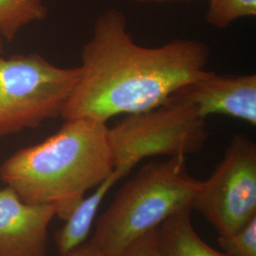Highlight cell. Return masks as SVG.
I'll return each mask as SVG.
<instances>
[{"label":"cell","mask_w":256,"mask_h":256,"mask_svg":"<svg viewBox=\"0 0 256 256\" xmlns=\"http://www.w3.org/2000/svg\"><path fill=\"white\" fill-rule=\"evenodd\" d=\"M200 185L202 180L189 173L186 156L142 166L102 214L90 243L106 256H120L171 216L194 210Z\"/></svg>","instance_id":"3957f363"},{"label":"cell","mask_w":256,"mask_h":256,"mask_svg":"<svg viewBox=\"0 0 256 256\" xmlns=\"http://www.w3.org/2000/svg\"><path fill=\"white\" fill-rule=\"evenodd\" d=\"M173 97L190 102L205 119L222 115L256 126V76L207 70Z\"/></svg>","instance_id":"52a82bcc"},{"label":"cell","mask_w":256,"mask_h":256,"mask_svg":"<svg viewBox=\"0 0 256 256\" xmlns=\"http://www.w3.org/2000/svg\"><path fill=\"white\" fill-rule=\"evenodd\" d=\"M126 174L114 169L110 176L96 187L92 196L84 198L75 207L62 229L57 232L56 244L60 256L66 254L86 242L93 221L110 189Z\"/></svg>","instance_id":"9c48e42d"},{"label":"cell","mask_w":256,"mask_h":256,"mask_svg":"<svg viewBox=\"0 0 256 256\" xmlns=\"http://www.w3.org/2000/svg\"><path fill=\"white\" fill-rule=\"evenodd\" d=\"M2 52H3V37L0 34V56L2 55Z\"/></svg>","instance_id":"e0dca14e"},{"label":"cell","mask_w":256,"mask_h":256,"mask_svg":"<svg viewBox=\"0 0 256 256\" xmlns=\"http://www.w3.org/2000/svg\"><path fill=\"white\" fill-rule=\"evenodd\" d=\"M79 68H60L36 54L0 56V137L61 117Z\"/></svg>","instance_id":"277c9868"},{"label":"cell","mask_w":256,"mask_h":256,"mask_svg":"<svg viewBox=\"0 0 256 256\" xmlns=\"http://www.w3.org/2000/svg\"><path fill=\"white\" fill-rule=\"evenodd\" d=\"M42 0H0V34L14 40L28 25L46 18Z\"/></svg>","instance_id":"8fae6325"},{"label":"cell","mask_w":256,"mask_h":256,"mask_svg":"<svg viewBox=\"0 0 256 256\" xmlns=\"http://www.w3.org/2000/svg\"><path fill=\"white\" fill-rule=\"evenodd\" d=\"M138 3H155V4H162V3H174V2H188V1H194V0H133Z\"/></svg>","instance_id":"2e32d148"},{"label":"cell","mask_w":256,"mask_h":256,"mask_svg":"<svg viewBox=\"0 0 256 256\" xmlns=\"http://www.w3.org/2000/svg\"><path fill=\"white\" fill-rule=\"evenodd\" d=\"M207 22L223 30L240 19L256 18V0H208Z\"/></svg>","instance_id":"7c38bea8"},{"label":"cell","mask_w":256,"mask_h":256,"mask_svg":"<svg viewBox=\"0 0 256 256\" xmlns=\"http://www.w3.org/2000/svg\"><path fill=\"white\" fill-rule=\"evenodd\" d=\"M210 54L207 44L192 39L140 46L128 32L126 16L108 10L82 48L79 80L61 118L108 124L153 110L205 74Z\"/></svg>","instance_id":"6da1fadb"},{"label":"cell","mask_w":256,"mask_h":256,"mask_svg":"<svg viewBox=\"0 0 256 256\" xmlns=\"http://www.w3.org/2000/svg\"><path fill=\"white\" fill-rule=\"evenodd\" d=\"M61 256H108L104 254L100 250L94 247L90 242H86L74 250Z\"/></svg>","instance_id":"9a60e30c"},{"label":"cell","mask_w":256,"mask_h":256,"mask_svg":"<svg viewBox=\"0 0 256 256\" xmlns=\"http://www.w3.org/2000/svg\"><path fill=\"white\" fill-rule=\"evenodd\" d=\"M206 120L190 102L176 97L146 112L126 116L108 132L115 169L126 176L148 158L200 152L209 138Z\"/></svg>","instance_id":"5b68a950"},{"label":"cell","mask_w":256,"mask_h":256,"mask_svg":"<svg viewBox=\"0 0 256 256\" xmlns=\"http://www.w3.org/2000/svg\"><path fill=\"white\" fill-rule=\"evenodd\" d=\"M192 210H185L164 222L158 229L160 256H227L204 242L194 230Z\"/></svg>","instance_id":"30bf717a"},{"label":"cell","mask_w":256,"mask_h":256,"mask_svg":"<svg viewBox=\"0 0 256 256\" xmlns=\"http://www.w3.org/2000/svg\"><path fill=\"white\" fill-rule=\"evenodd\" d=\"M108 126L68 120L44 142L21 149L0 167V178L25 203L56 205L68 220L86 194L115 169Z\"/></svg>","instance_id":"7a4b0ae2"},{"label":"cell","mask_w":256,"mask_h":256,"mask_svg":"<svg viewBox=\"0 0 256 256\" xmlns=\"http://www.w3.org/2000/svg\"><path fill=\"white\" fill-rule=\"evenodd\" d=\"M218 243L227 256H256V216L236 232L220 236Z\"/></svg>","instance_id":"4fadbf2b"},{"label":"cell","mask_w":256,"mask_h":256,"mask_svg":"<svg viewBox=\"0 0 256 256\" xmlns=\"http://www.w3.org/2000/svg\"><path fill=\"white\" fill-rule=\"evenodd\" d=\"M158 229L149 232L134 241L120 256H160L158 243Z\"/></svg>","instance_id":"5bb4252c"},{"label":"cell","mask_w":256,"mask_h":256,"mask_svg":"<svg viewBox=\"0 0 256 256\" xmlns=\"http://www.w3.org/2000/svg\"><path fill=\"white\" fill-rule=\"evenodd\" d=\"M194 210H198L218 236L243 228L256 216V144L236 135L210 178L202 180Z\"/></svg>","instance_id":"8992f818"},{"label":"cell","mask_w":256,"mask_h":256,"mask_svg":"<svg viewBox=\"0 0 256 256\" xmlns=\"http://www.w3.org/2000/svg\"><path fill=\"white\" fill-rule=\"evenodd\" d=\"M56 205L22 202L10 188L0 190V256H46L48 230Z\"/></svg>","instance_id":"ba28073f"}]
</instances>
